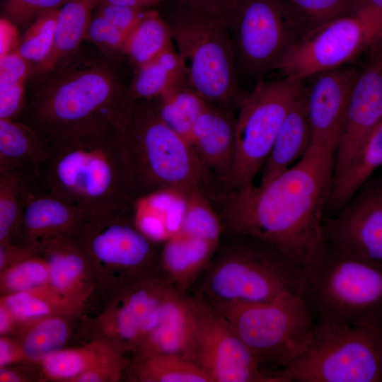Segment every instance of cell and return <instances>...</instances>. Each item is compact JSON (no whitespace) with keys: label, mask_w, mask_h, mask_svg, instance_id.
I'll return each mask as SVG.
<instances>
[{"label":"cell","mask_w":382,"mask_h":382,"mask_svg":"<svg viewBox=\"0 0 382 382\" xmlns=\"http://www.w3.org/2000/svg\"><path fill=\"white\" fill-rule=\"evenodd\" d=\"M335 151L311 144L296 163L269 183L218 190L210 199L224 231L260 239L306 270L327 247L323 216Z\"/></svg>","instance_id":"cell-1"},{"label":"cell","mask_w":382,"mask_h":382,"mask_svg":"<svg viewBox=\"0 0 382 382\" xmlns=\"http://www.w3.org/2000/svg\"><path fill=\"white\" fill-rule=\"evenodd\" d=\"M35 172L42 188L91 216L134 209L138 201L115 127L47 139L45 156Z\"/></svg>","instance_id":"cell-2"},{"label":"cell","mask_w":382,"mask_h":382,"mask_svg":"<svg viewBox=\"0 0 382 382\" xmlns=\"http://www.w3.org/2000/svg\"><path fill=\"white\" fill-rule=\"evenodd\" d=\"M47 76L24 121L47 139L120 129L136 103L108 65L79 52Z\"/></svg>","instance_id":"cell-3"},{"label":"cell","mask_w":382,"mask_h":382,"mask_svg":"<svg viewBox=\"0 0 382 382\" xmlns=\"http://www.w3.org/2000/svg\"><path fill=\"white\" fill-rule=\"evenodd\" d=\"M120 132L138 199L164 190L185 193L201 190L209 195L220 185L190 143L161 119L149 100L135 103Z\"/></svg>","instance_id":"cell-4"},{"label":"cell","mask_w":382,"mask_h":382,"mask_svg":"<svg viewBox=\"0 0 382 382\" xmlns=\"http://www.w3.org/2000/svg\"><path fill=\"white\" fill-rule=\"evenodd\" d=\"M199 296L212 306L305 296L304 269L255 237L224 231Z\"/></svg>","instance_id":"cell-5"},{"label":"cell","mask_w":382,"mask_h":382,"mask_svg":"<svg viewBox=\"0 0 382 382\" xmlns=\"http://www.w3.org/2000/svg\"><path fill=\"white\" fill-rule=\"evenodd\" d=\"M212 307L226 320L261 368L279 382H283L282 371L308 347L316 325L308 302L300 295Z\"/></svg>","instance_id":"cell-6"},{"label":"cell","mask_w":382,"mask_h":382,"mask_svg":"<svg viewBox=\"0 0 382 382\" xmlns=\"http://www.w3.org/2000/svg\"><path fill=\"white\" fill-rule=\"evenodd\" d=\"M305 271V298L316 319L382 332V267L327 243Z\"/></svg>","instance_id":"cell-7"},{"label":"cell","mask_w":382,"mask_h":382,"mask_svg":"<svg viewBox=\"0 0 382 382\" xmlns=\"http://www.w3.org/2000/svg\"><path fill=\"white\" fill-rule=\"evenodd\" d=\"M187 85L208 103L228 110L241 96L228 30L220 18L176 8L168 22Z\"/></svg>","instance_id":"cell-8"},{"label":"cell","mask_w":382,"mask_h":382,"mask_svg":"<svg viewBox=\"0 0 382 382\" xmlns=\"http://www.w3.org/2000/svg\"><path fill=\"white\" fill-rule=\"evenodd\" d=\"M281 377L283 382H382V332L317 319L308 347Z\"/></svg>","instance_id":"cell-9"},{"label":"cell","mask_w":382,"mask_h":382,"mask_svg":"<svg viewBox=\"0 0 382 382\" xmlns=\"http://www.w3.org/2000/svg\"><path fill=\"white\" fill-rule=\"evenodd\" d=\"M220 20L230 35L236 65L257 77L277 69L315 27L284 0H231Z\"/></svg>","instance_id":"cell-10"},{"label":"cell","mask_w":382,"mask_h":382,"mask_svg":"<svg viewBox=\"0 0 382 382\" xmlns=\"http://www.w3.org/2000/svg\"><path fill=\"white\" fill-rule=\"evenodd\" d=\"M304 81L286 76L272 81L260 79L243 98L236 120L234 161L224 189L253 184Z\"/></svg>","instance_id":"cell-11"},{"label":"cell","mask_w":382,"mask_h":382,"mask_svg":"<svg viewBox=\"0 0 382 382\" xmlns=\"http://www.w3.org/2000/svg\"><path fill=\"white\" fill-rule=\"evenodd\" d=\"M382 18L357 11L310 29L289 51L277 69L283 76L305 80L344 66L372 46Z\"/></svg>","instance_id":"cell-12"},{"label":"cell","mask_w":382,"mask_h":382,"mask_svg":"<svg viewBox=\"0 0 382 382\" xmlns=\"http://www.w3.org/2000/svg\"><path fill=\"white\" fill-rule=\"evenodd\" d=\"M192 361L211 382H279L263 370L226 320L199 297Z\"/></svg>","instance_id":"cell-13"},{"label":"cell","mask_w":382,"mask_h":382,"mask_svg":"<svg viewBox=\"0 0 382 382\" xmlns=\"http://www.w3.org/2000/svg\"><path fill=\"white\" fill-rule=\"evenodd\" d=\"M324 231L332 248L382 267V180L364 183Z\"/></svg>","instance_id":"cell-14"},{"label":"cell","mask_w":382,"mask_h":382,"mask_svg":"<svg viewBox=\"0 0 382 382\" xmlns=\"http://www.w3.org/2000/svg\"><path fill=\"white\" fill-rule=\"evenodd\" d=\"M134 211H112L88 219L77 234L83 236L81 241L91 255L125 268L139 267L151 260L158 243L137 226Z\"/></svg>","instance_id":"cell-15"},{"label":"cell","mask_w":382,"mask_h":382,"mask_svg":"<svg viewBox=\"0 0 382 382\" xmlns=\"http://www.w3.org/2000/svg\"><path fill=\"white\" fill-rule=\"evenodd\" d=\"M381 119L382 67L372 54L368 64L358 72L348 97L335 151L333 176L352 161Z\"/></svg>","instance_id":"cell-16"},{"label":"cell","mask_w":382,"mask_h":382,"mask_svg":"<svg viewBox=\"0 0 382 382\" xmlns=\"http://www.w3.org/2000/svg\"><path fill=\"white\" fill-rule=\"evenodd\" d=\"M358 71L340 66L317 74L305 86L311 144L337 148L348 97Z\"/></svg>","instance_id":"cell-17"},{"label":"cell","mask_w":382,"mask_h":382,"mask_svg":"<svg viewBox=\"0 0 382 382\" xmlns=\"http://www.w3.org/2000/svg\"><path fill=\"white\" fill-rule=\"evenodd\" d=\"M174 288L163 277L146 279L122 298L111 323L114 335L136 350L156 327Z\"/></svg>","instance_id":"cell-18"},{"label":"cell","mask_w":382,"mask_h":382,"mask_svg":"<svg viewBox=\"0 0 382 382\" xmlns=\"http://www.w3.org/2000/svg\"><path fill=\"white\" fill-rule=\"evenodd\" d=\"M89 217L83 209L42 188L35 176L18 230L35 245L39 238L77 234Z\"/></svg>","instance_id":"cell-19"},{"label":"cell","mask_w":382,"mask_h":382,"mask_svg":"<svg viewBox=\"0 0 382 382\" xmlns=\"http://www.w3.org/2000/svg\"><path fill=\"white\" fill-rule=\"evenodd\" d=\"M236 120L231 110L209 103L196 120L190 137L199 159L223 186L235 157Z\"/></svg>","instance_id":"cell-20"},{"label":"cell","mask_w":382,"mask_h":382,"mask_svg":"<svg viewBox=\"0 0 382 382\" xmlns=\"http://www.w3.org/2000/svg\"><path fill=\"white\" fill-rule=\"evenodd\" d=\"M195 330V298L175 289L164 306L159 323L137 351L140 358L170 354L192 361Z\"/></svg>","instance_id":"cell-21"},{"label":"cell","mask_w":382,"mask_h":382,"mask_svg":"<svg viewBox=\"0 0 382 382\" xmlns=\"http://www.w3.org/2000/svg\"><path fill=\"white\" fill-rule=\"evenodd\" d=\"M219 245L182 232L173 235L162 243L160 263L165 274L163 278L174 289L186 294L206 271Z\"/></svg>","instance_id":"cell-22"},{"label":"cell","mask_w":382,"mask_h":382,"mask_svg":"<svg viewBox=\"0 0 382 382\" xmlns=\"http://www.w3.org/2000/svg\"><path fill=\"white\" fill-rule=\"evenodd\" d=\"M311 144L305 85L286 115L261 170L259 185H265L280 175L306 152Z\"/></svg>","instance_id":"cell-23"},{"label":"cell","mask_w":382,"mask_h":382,"mask_svg":"<svg viewBox=\"0 0 382 382\" xmlns=\"http://www.w3.org/2000/svg\"><path fill=\"white\" fill-rule=\"evenodd\" d=\"M99 4L100 0H69L59 9L51 50L33 67L30 76H47L78 52Z\"/></svg>","instance_id":"cell-24"},{"label":"cell","mask_w":382,"mask_h":382,"mask_svg":"<svg viewBox=\"0 0 382 382\" xmlns=\"http://www.w3.org/2000/svg\"><path fill=\"white\" fill-rule=\"evenodd\" d=\"M382 166V119L352 161L332 177L327 209L338 212Z\"/></svg>","instance_id":"cell-25"},{"label":"cell","mask_w":382,"mask_h":382,"mask_svg":"<svg viewBox=\"0 0 382 382\" xmlns=\"http://www.w3.org/2000/svg\"><path fill=\"white\" fill-rule=\"evenodd\" d=\"M47 139L25 122L0 119V170H35Z\"/></svg>","instance_id":"cell-26"},{"label":"cell","mask_w":382,"mask_h":382,"mask_svg":"<svg viewBox=\"0 0 382 382\" xmlns=\"http://www.w3.org/2000/svg\"><path fill=\"white\" fill-rule=\"evenodd\" d=\"M186 81L184 69L174 47L137 69L128 89L134 101L156 99Z\"/></svg>","instance_id":"cell-27"},{"label":"cell","mask_w":382,"mask_h":382,"mask_svg":"<svg viewBox=\"0 0 382 382\" xmlns=\"http://www.w3.org/2000/svg\"><path fill=\"white\" fill-rule=\"evenodd\" d=\"M173 46L168 22L163 20L157 11L149 8L129 33L123 54L138 69Z\"/></svg>","instance_id":"cell-28"},{"label":"cell","mask_w":382,"mask_h":382,"mask_svg":"<svg viewBox=\"0 0 382 382\" xmlns=\"http://www.w3.org/2000/svg\"><path fill=\"white\" fill-rule=\"evenodd\" d=\"M34 170H0V241L8 243L19 229Z\"/></svg>","instance_id":"cell-29"},{"label":"cell","mask_w":382,"mask_h":382,"mask_svg":"<svg viewBox=\"0 0 382 382\" xmlns=\"http://www.w3.org/2000/svg\"><path fill=\"white\" fill-rule=\"evenodd\" d=\"M153 103L161 119L189 142L196 120L209 104L187 84L156 98Z\"/></svg>","instance_id":"cell-30"},{"label":"cell","mask_w":382,"mask_h":382,"mask_svg":"<svg viewBox=\"0 0 382 382\" xmlns=\"http://www.w3.org/2000/svg\"><path fill=\"white\" fill-rule=\"evenodd\" d=\"M136 374L137 379L144 382H211L197 364L170 354L141 357L136 366Z\"/></svg>","instance_id":"cell-31"},{"label":"cell","mask_w":382,"mask_h":382,"mask_svg":"<svg viewBox=\"0 0 382 382\" xmlns=\"http://www.w3.org/2000/svg\"><path fill=\"white\" fill-rule=\"evenodd\" d=\"M14 318L25 320L57 316L73 308L71 301L52 287L44 286L11 293L1 301Z\"/></svg>","instance_id":"cell-32"},{"label":"cell","mask_w":382,"mask_h":382,"mask_svg":"<svg viewBox=\"0 0 382 382\" xmlns=\"http://www.w3.org/2000/svg\"><path fill=\"white\" fill-rule=\"evenodd\" d=\"M180 232L219 244L224 233L220 216L209 196L201 190L185 193Z\"/></svg>","instance_id":"cell-33"},{"label":"cell","mask_w":382,"mask_h":382,"mask_svg":"<svg viewBox=\"0 0 382 382\" xmlns=\"http://www.w3.org/2000/svg\"><path fill=\"white\" fill-rule=\"evenodd\" d=\"M98 343L70 349H61L41 362L45 372L57 379L74 380L93 366L115 354Z\"/></svg>","instance_id":"cell-34"},{"label":"cell","mask_w":382,"mask_h":382,"mask_svg":"<svg viewBox=\"0 0 382 382\" xmlns=\"http://www.w3.org/2000/svg\"><path fill=\"white\" fill-rule=\"evenodd\" d=\"M68 337V326L62 318L45 317L33 324L26 332L21 344L27 358L42 361L62 349Z\"/></svg>","instance_id":"cell-35"},{"label":"cell","mask_w":382,"mask_h":382,"mask_svg":"<svg viewBox=\"0 0 382 382\" xmlns=\"http://www.w3.org/2000/svg\"><path fill=\"white\" fill-rule=\"evenodd\" d=\"M59 9L40 14L27 28L21 39L18 52L30 64H38L50 53L54 40Z\"/></svg>","instance_id":"cell-36"},{"label":"cell","mask_w":382,"mask_h":382,"mask_svg":"<svg viewBox=\"0 0 382 382\" xmlns=\"http://www.w3.org/2000/svg\"><path fill=\"white\" fill-rule=\"evenodd\" d=\"M2 279L4 286L12 293L44 286L49 281L47 261L25 257L8 268Z\"/></svg>","instance_id":"cell-37"},{"label":"cell","mask_w":382,"mask_h":382,"mask_svg":"<svg viewBox=\"0 0 382 382\" xmlns=\"http://www.w3.org/2000/svg\"><path fill=\"white\" fill-rule=\"evenodd\" d=\"M284 1L314 26L353 13L352 0Z\"/></svg>","instance_id":"cell-38"},{"label":"cell","mask_w":382,"mask_h":382,"mask_svg":"<svg viewBox=\"0 0 382 382\" xmlns=\"http://www.w3.org/2000/svg\"><path fill=\"white\" fill-rule=\"evenodd\" d=\"M69 0H2L1 14L17 27H28L40 14L59 9Z\"/></svg>","instance_id":"cell-39"},{"label":"cell","mask_w":382,"mask_h":382,"mask_svg":"<svg viewBox=\"0 0 382 382\" xmlns=\"http://www.w3.org/2000/svg\"><path fill=\"white\" fill-rule=\"evenodd\" d=\"M127 35L104 17L95 13L88 26L84 40L97 45L109 55L123 54Z\"/></svg>","instance_id":"cell-40"},{"label":"cell","mask_w":382,"mask_h":382,"mask_svg":"<svg viewBox=\"0 0 382 382\" xmlns=\"http://www.w3.org/2000/svg\"><path fill=\"white\" fill-rule=\"evenodd\" d=\"M30 63L18 51L0 58V91L25 82L32 71Z\"/></svg>","instance_id":"cell-41"},{"label":"cell","mask_w":382,"mask_h":382,"mask_svg":"<svg viewBox=\"0 0 382 382\" xmlns=\"http://www.w3.org/2000/svg\"><path fill=\"white\" fill-rule=\"evenodd\" d=\"M146 10L141 8L100 3L95 13L104 17L129 35Z\"/></svg>","instance_id":"cell-42"},{"label":"cell","mask_w":382,"mask_h":382,"mask_svg":"<svg viewBox=\"0 0 382 382\" xmlns=\"http://www.w3.org/2000/svg\"><path fill=\"white\" fill-rule=\"evenodd\" d=\"M25 83L0 91V119L18 120L25 107Z\"/></svg>","instance_id":"cell-43"},{"label":"cell","mask_w":382,"mask_h":382,"mask_svg":"<svg viewBox=\"0 0 382 382\" xmlns=\"http://www.w3.org/2000/svg\"><path fill=\"white\" fill-rule=\"evenodd\" d=\"M174 1L176 8L198 11L221 18L231 0H174Z\"/></svg>","instance_id":"cell-44"},{"label":"cell","mask_w":382,"mask_h":382,"mask_svg":"<svg viewBox=\"0 0 382 382\" xmlns=\"http://www.w3.org/2000/svg\"><path fill=\"white\" fill-rule=\"evenodd\" d=\"M17 26L5 18L0 21V58L18 51L21 39Z\"/></svg>","instance_id":"cell-45"},{"label":"cell","mask_w":382,"mask_h":382,"mask_svg":"<svg viewBox=\"0 0 382 382\" xmlns=\"http://www.w3.org/2000/svg\"><path fill=\"white\" fill-rule=\"evenodd\" d=\"M23 355L21 347L14 345L11 341L5 338L0 340V366L12 363Z\"/></svg>","instance_id":"cell-46"},{"label":"cell","mask_w":382,"mask_h":382,"mask_svg":"<svg viewBox=\"0 0 382 382\" xmlns=\"http://www.w3.org/2000/svg\"><path fill=\"white\" fill-rule=\"evenodd\" d=\"M353 12L364 11L382 18V0H352Z\"/></svg>","instance_id":"cell-47"},{"label":"cell","mask_w":382,"mask_h":382,"mask_svg":"<svg viewBox=\"0 0 382 382\" xmlns=\"http://www.w3.org/2000/svg\"><path fill=\"white\" fill-rule=\"evenodd\" d=\"M165 0H100V3L112 4L130 7L148 9Z\"/></svg>","instance_id":"cell-48"},{"label":"cell","mask_w":382,"mask_h":382,"mask_svg":"<svg viewBox=\"0 0 382 382\" xmlns=\"http://www.w3.org/2000/svg\"><path fill=\"white\" fill-rule=\"evenodd\" d=\"M14 317L11 311L2 303L0 306V332H7L11 327Z\"/></svg>","instance_id":"cell-49"},{"label":"cell","mask_w":382,"mask_h":382,"mask_svg":"<svg viewBox=\"0 0 382 382\" xmlns=\"http://www.w3.org/2000/svg\"><path fill=\"white\" fill-rule=\"evenodd\" d=\"M373 45L374 46V49L372 54L382 67V30Z\"/></svg>","instance_id":"cell-50"},{"label":"cell","mask_w":382,"mask_h":382,"mask_svg":"<svg viewBox=\"0 0 382 382\" xmlns=\"http://www.w3.org/2000/svg\"><path fill=\"white\" fill-rule=\"evenodd\" d=\"M0 381L16 382L21 381V378L14 372L1 369L0 371Z\"/></svg>","instance_id":"cell-51"}]
</instances>
